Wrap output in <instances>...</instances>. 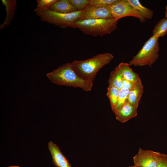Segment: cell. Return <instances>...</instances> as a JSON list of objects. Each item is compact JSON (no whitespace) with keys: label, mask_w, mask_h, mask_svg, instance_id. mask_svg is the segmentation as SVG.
<instances>
[{"label":"cell","mask_w":167,"mask_h":167,"mask_svg":"<svg viewBox=\"0 0 167 167\" xmlns=\"http://www.w3.org/2000/svg\"><path fill=\"white\" fill-rule=\"evenodd\" d=\"M46 75L53 84L60 86L77 88L88 92L91 91L93 83L79 76L74 71L71 63H67L59 66Z\"/></svg>","instance_id":"6da1fadb"},{"label":"cell","mask_w":167,"mask_h":167,"mask_svg":"<svg viewBox=\"0 0 167 167\" xmlns=\"http://www.w3.org/2000/svg\"><path fill=\"white\" fill-rule=\"evenodd\" d=\"M109 7L113 18L119 20L123 17L132 16L139 19L141 23L146 21L128 0H116Z\"/></svg>","instance_id":"8992f818"},{"label":"cell","mask_w":167,"mask_h":167,"mask_svg":"<svg viewBox=\"0 0 167 167\" xmlns=\"http://www.w3.org/2000/svg\"><path fill=\"white\" fill-rule=\"evenodd\" d=\"M156 167H167V154L161 153L159 161Z\"/></svg>","instance_id":"603a6c76"},{"label":"cell","mask_w":167,"mask_h":167,"mask_svg":"<svg viewBox=\"0 0 167 167\" xmlns=\"http://www.w3.org/2000/svg\"><path fill=\"white\" fill-rule=\"evenodd\" d=\"M121 71L123 78L135 83L140 78L138 74L134 72L130 67L129 63L121 62L118 65Z\"/></svg>","instance_id":"5bb4252c"},{"label":"cell","mask_w":167,"mask_h":167,"mask_svg":"<svg viewBox=\"0 0 167 167\" xmlns=\"http://www.w3.org/2000/svg\"><path fill=\"white\" fill-rule=\"evenodd\" d=\"M123 79L122 72L118 66L110 72L108 85L113 86L120 90L122 88Z\"/></svg>","instance_id":"2e32d148"},{"label":"cell","mask_w":167,"mask_h":167,"mask_svg":"<svg viewBox=\"0 0 167 167\" xmlns=\"http://www.w3.org/2000/svg\"><path fill=\"white\" fill-rule=\"evenodd\" d=\"M2 4L5 7L6 15L4 21L0 25V29L7 27L13 20L17 9L16 0H2Z\"/></svg>","instance_id":"7c38bea8"},{"label":"cell","mask_w":167,"mask_h":167,"mask_svg":"<svg viewBox=\"0 0 167 167\" xmlns=\"http://www.w3.org/2000/svg\"><path fill=\"white\" fill-rule=\"evenodd\" d=\"M116 0H90L89 5L110 6Z\"/></svg>","instance_id":"44dd1931"},{"label":"cell","mask_w":167,"mask_h":167,"mask_svg":"<svg viewBox=\"0 0 167 167\" xmlns=\"http://www.w3.org/2000/svg\"><path fill=\"white\" fill-rule=\"evenodd\" d=\"M34 11L40 20L48 23L58 26L61 28H73L75 23L80 20L83 11L62 14L56 12L49 8H44L37 6Z\"/></svg>","instance_id":"277c9868"},{"label":"cell","mask_w":167,"mask_h":167,"mask_svg":"<svg viewBox=\"0 0 167 167\" xmlns=\"http://www.w3.org/2000/svg\"><path fill=\"white\" fill-rule=\"evenodd\" d=\"M53 11L62 14H66L78 11L68 0H57L49 8Z\"/></svg>","instance_id":"4fadbf2b"},{"label":"cell","mask_w":167,"mask_h":167,"mask_svg":"<svg viewBox=\"0 0 167 167\" xmlns=\"http://www.w3.org/2000/svg\"><path fill=\"white\" fill-rule=\"evenodd\" d=\"M130 4L135 9L144 19H151L153 15V11L143 6L139 0H128Z\"/></svg>","instance_id":"9a60e30c"},{"label":"cell","mask_w":167,"mask_h":167,"mask_svg":"<svg viewBox=\"0 0 167 167\" xmlns=\"http://www.w3.org/2000/svg\"><path fill=\"white\" fill-rule=\"evenodd\" d=\"M109 53L100 54L84 60H75L71 63L76 73L83 79L93 83L98 71L113 59Z\"/></svg>","instance_id":"7a4b0ae2"},{"label":"cell","mask_w":167,"mask_h":167,"mask_svg":"<svg viewBox=\"0 0 167 167\" xmlns=\"http://www.w3.org/2000/svg\"><path fill=\"white\" fill-rule=\"evenodd\" d=\"M159 50L158 38L152 36L128 63L130 66L151 67L159 58Z\"/></svg>","instance_id":"5b68a950"},{"label":"cell","mask_w":167,"mask_h":167,"mask_svg":"<svg viewBox=\"0 0 167 167\" xmlns=\"http://www.w3.org/2000/svg\"><path fill=\"white\" fill-rule=\"evenodd\" d=\"M118 20L115 18L79 20L75 23L73 28L79 29L87 35L102 36L116 29Z\"/></svg>","instance_id":"3957f363"},{"label":"cell","mask_w":167,"mask_h":167,"mask_svg":"<svg viewBox=\"0 0 167 167\" xmlns=\"http://www.w3.org/2000/svg\"><path fill=\"white\" fill-rule=\"evenodd\" d=\"M135 83L127 80L123 78L122 84V88L130 89Z\"/></svg>","instance_id":"cb8c5ba5"},{"label":"cell","mask_w":167,"mask_h":167,"mask_svg":"<svg viewBox=\"0 0 167 167\" xmlns=\"http://www.w3.org/2000/svg\"><path fill=\"white\" fill-rule=\"evenodd\" d=\"M129 90V89L123 88L120 90L118 103L114 113L119 110L127 100Z\"/></svg>","instance_id":"d6986e66"},{"label":"cell","mask_w":167,"mask_h":167,"mask_svg":"<svg viewBox=\"0 0 167 167\" xmlns=\"http://www.w3.org/2000/svg\"><path fill=\"white\" fill-rule=\"evenodd\" d=\"M106 95L109 99L111 109L113 112L117 106L120 89L112 86L108 85Z\"/></svg>","instance_id":"e0dca14e"},{"label":"cell","mask_w":167,"mask_h":167,"mask_svg":"<svg viewBox=\"0 0 167 167\" xmlns=\"http://www.w3.org/2000/svg\"><path fill=\"white\" fill-rule=\"evenodd\" d=\"M161 153L139 148L133 158L134 165L138 167H156Z\"/></svg>","instance_id":"52a82bcc"},{"label":"cell","mask_w":167,"mask_h":167,"mask_svg":"<svg viewBox=\"0 0 167 167\" xmlns=\"http://www.w3.org/2000/svg\"><path fill=\"white\" fill-rule=\"evenodd\" d=\"M143 90V86L139 78L129 90L127 100L132 105L138 108Z\"/></svg>","instance_id":"8fae6325"},{"label":"cell","mask_w":167,"mask_h":167,"mask_svg":"<svg viewBox=\"0 0 167 167\" xmlns=\"http://www.w3.org/2000/svg\"><path fill=\"white\" fill-rule=\"evenodd\" d=\"M165 18L167 19V5H166L165 7Z\"/></svg>","instance_id":"d4e9b609"},{"label":"cell","mask_w":167,"mask_h":167,"mask_svg":"<svg viewBox=\"0 0 167 167\" xmlns=\"http://www.w3.org/2000/svg\"><path fill=\"white\" fill-rule=\"evenodd\" d=\"M137 108L132 105L127 100L122 107L115 112L116 119L122 123H124L138 114Z\"/></svg>","instance_id":"30bf717a"},{"label":"cell","mask_w":167,"mask_h":167,"mask_svg":"<svg viewBox=\"0 0 167 167\" xmlns=\"http://www.w3.org/2000/svg\"><path fill=\"white\" fill-rule=\"evenodd\" d=\"M128 167H138L134 165L132 166H129Z\"/></svg>","instance_id":"4316f807"},{"label":"cell","mask_w":167,"mask_h":167,"mask_svg":"<svg viewBox=\"0 0 167 167\" xmlns=\"http://www.w3.org/2000/svg\"><path fill=\"white\" fill-rule=\"evenodd\" d=\"M7 167H20L19 166H18V165H12V166H9Z\"/></svg>","instance_id":"484cf974"},{"label":"cell","mask_w":167,"mask_h":167,"mask_svg":"<svg viewBox=\"0 0 167 167\" xmlns=\"http://www.w3.org/2000/svg\"><path fill=\"white\" fill-rule=\"evenodd\" d=\"M113 18L109 6L89 5L83 11L80 20Z\"/></svg>","instance_id":"ba28073f"},{"label":"cell","mask_w":167,"mask_h":167,"mask_svg":"<svg viewBox=\"0 0 167 167\" xmlns=\"http://www.w3.org/2000/svg\"><path fill=\"white\" fill-rule=\"evenodd\" d=\"M77 11H82L89 5L90 0H68Z\"/></svg>","instance_id":"ffe728a7"},{"label":"cell","mask_w":167,"mask_h":167,"mask_svg":"<svg viewBox=\"0 0 167 167\" xmlns=\"http://www.w3.org/2000/svg\"><path fill=\"white\" fill-rule=\"evenodd\" d=\"M57 0H37V6L44 8H49Z\"/></svg>","instance_id":"7402d4cb"},{"label":"cell","mask_w":167,"mask_h":167,"mask_svg":"<svg viewBox=\"0 0 167 167\" xmlns=\"http://www.w3.org/2000/svg\"><path fill=\"white\" fill-rule=\"evenodd\" d=\"M53 162L56 167H72L68 160L61 152L59 147L52 141L48 143Z\"/></svg>","instance_id":"9c48e42d"},{"label":"cell","mask_w":167,"mask_h":167,"mask_svg":"<svg viewBox=\"0 0 167 167\" xmlns=\"http://www.w3.org/2000/svg\"><path fill=\"white\" fill-rule=\"evenodd\" d=\"M167 33V19H161L156 24L152 31V36L158 38L163 37Z\"/></svg>","instance_id":"ac0fdd59"}]
</instances>
